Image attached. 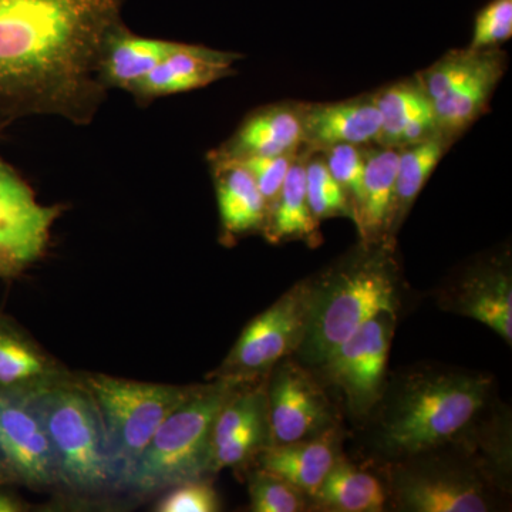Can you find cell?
I'll return each instance as SVG.
<instances>
[{
	"label": "cell",
	"mask_w": 512,
	"mask_h": 512,
	"mask_svg": "<svg viewBox=\"0 0 512 512\" xmlns=\"http://www.w3.org/2000/svg\"><path fill=\"white\" fill-rule=\"evenodd\" d=\"M126 0H0V117H62L87 126L109 90L101 47Z\"/></svg>",
	"instance_id": "1"
},
{
	"label": "cell",
	"mask_w": 512,
	"mask_h": 512,
	"mask_svg": "<svg viewBox=\"0 0 512 512\" xmlns=\"http://www.w3.org/2000/svg\"><path fill=\"white\" fill-rule=\"evenodd\" d=\"M308 328L296 355L319 366L325 357L367 320L400 306L402 274L396 242L363 244L312 278Z\"/></svg>",
	"instance_id": "2"
},
{
	"label": "cell",
	"mask_w": 512,
	"mask_h": 512,
	"mask_svg": "<svg viewBox=\"0 0 512 512\" xmlns=\"http://www.w3.org/2000/svg\"><path fill=\"white\" fill-rule=\"evenodd\" d=\"M493 380L456 370H427L397 386L383 410L380 440L394 456L412 457L450 443L484 409Z\"/></svg>",
	"instance_id": "3"
},
{
	"label": "cell",
	"mask_w": 512,
	"mask_h": 512,
	"mask_svg": "<svg viewBox=\"0 0 512 512\" xmlns=\"http://www.w3.org/2000/svg\"><path fill=\"white\" fill-rule=\"evenodd\" d=\"M242 383L194 384L168 414L138 460L126 491L148 495L211 476L212 429L221 407Z\"/></svg>",
	"instance_id": "4"
},
{
	"label": "cell",
	"mask_w": 512,
	"mask_h": 512,
	"mask_svg": "<svg viewBox=\"0 0 512 512\" xmlns=\"http://www.w3.org/2000/svg\"><path fill=\"white\" fill-rule=\"evenodd\" d=\"M36 402L55 448L59 487L79 498L120 491L103 420L79 377L50 387Z\"/></svg>",
	"instance_id": "5"
},
{
	"label": "cell",
	"mask_w": 512,
	"mask_h": 512,
	"mask_svg": "<svg viewBox=\"0 0 512 512\" xmlns=\"http://www.w3.org/2000/svg\"><path fill=\"white\" fill-rule=\"evenodd\" d=\"M80 382L97 404L119 490L128 480L158 427L173 412L191 386L136 382L107 375H80Z\"/></svg>",
	"instance_id": "6"
},
{
	"label": "cell",
	"mask_w": 512,
	"mask_h": 512,
	"mask_svg": "<svg viewBox=\"0 0 512 512\" xmlns=\"http://www.w3.org/2000/svg\"><path fill=\"white\" fill-rule=\"evenodd\" d=\"M313 282H298L242 330L228 356L208 379L232 383L264 380L279 362L296 353L305 338Z\"/></svg>",
	"instance_id": "7"
},
{
	"label": "cell",
	"mask_w": 512,
	"mask_h": 512,
	"mask_svg": "<svg viewBox=\"0 0 512 512\" xmlns=\"http://www.w3.org/2000/svg\"><path fill=\"white\" fill-rule=\"evenodd\" d=\"M396 316L383 312L367 320L318 366L323 380L343 394L349 412L355 417L369 416L382 402Z\"/></svg>",
	"instance_id": "8"
},
{
	"label": "cell",
	"mask_w": 512,
	"mask_h": 512,
	"mask_svg": "<svg viewBox=\"0 0 512 512\" xmlns=\"http://www.w3.org/2000/svg\"><path fill=\"white\" fill-rule=\"evenodd\" d=\"M60 205L37 201L29 184L0 157V279L22 275L45 255Z\"/></svg>",
	"instance_id": "9"
},
{
	"label": "cell",
	"mask_w": 512,
	"mask_h": 512,
	"mask_svg": "<svg viewBox=\"0 0 512 512\" xmlns=\"http://www.w3.org/2000/svg\"><path fill=\"white\" fill-rule=\"evenodd\" d=\"M272 446L313 439L336 426L325 386L295 360H284L266 383Z\"/></svg>",
	"instance_id": "10"
},
{
	"label": "cell",
	"mask_w": 512,
	"mask_h": 512,
	"mask_svg": "<svg viewBox=\"0 0 512 512\" xmlns=\"http://www.w3.org/2000/svg\"><path fill=\"white\" fill-rule=\"evenodd\" d=\"M0 456L13 483L33 490L59 487L55 448L36 397L0 399Z\"/></svg>",
	"instance_id": "11"
},
{
	"label": "cell",
	"mask_w": 512,
	"mask_h": 512,
	"mask_svg": "<svg viewBox=\"0 0 512 512\" xmlns=\"http://www.w3.org/2000/svg\"><path fill=\"white\" fill-rule=\"evenodd\" d=\"M392 491L402 510L485 512L493 510L487 487L464 468L410 463L392 470Z\"/></svg>",
	"instance_id": "12"
},
{
	"label": "cell",
	"mask_w": 512,
	"mask_h": 512,
	"mask_svg": "<svg viewBox=\"0 0 512 512\" xmlns=\"http://www.w3.org/2000/svg\"><path fill=\"white\" fill-rule=\"evenodd\" d=\"M450 311L483 323L511 345L512 276L507 254L468 266L444 292Z\"/></svg>",
	"instance_id": "13"
},
{
	"label": "cell",
	"mask_w": 512,
	"mask_h": 512,
	"mask_svg": "<svg viewBox=\"0 0 512 512\" xmlns=\"http://www.w3.org/2000/svg\"><path fill=\"white\" fill-rule=\"evenodd\" d=\"M241 55L200 45L174 42L160 63L131 93L138 106L146 107L163 97L188 93L232 76Z\"/></svg>",
	"instance_id": "14"
},
{
	"label": "cell",
	"mask_w": 512,
	"mask_h": 512,
	"mask_svg": "<svg viewBox=\"0 0 512 512\" xmlns=\"http://www.w3.org/2000/svg\"><path fill=\"white\" fill-rule=\"evenodd\" d=\"M72 376L15 320L0 313V399L36 397Z\"/></svg>",
	"instance_id": "15"
},
{
	"label": "cell",
	"mask_w": 512,
	"mask_h": 512,
	"mask_svg": "<svg viewBox=\"0 0 512 512\" xmlns=\"http://www.w3.org/2000/svg\"><path fill=\"white\" fill-rule=\"evenodd\" d=\"M302 147L301 103L284 101L251 111L227 141L208 153V160L284 156Z\"/></svg>",
	"instance_id": "16"
},
{
	"label": "cell",
	"mask_w": 512,
	"mask_h": 512,
	"mask_svg": "<svg viewBox=\"0 0 512 512\" xmlns=\"http://www.w3.org/2000/svg\"><path fill=\"white\" fill-rule=\"evenodd\" d=\"M303 147L312 151L349 144L375 146L382 117L373 93L333 103H301Z\"/></svg>",
	"instance_id": "17"
},
{
	"label": "cell",
	"mask_w": 512,
	"mask_h": 512,
	"mask_svg": "<svg viewBox=\"0 0 512 512\" xmlns=\"http://www.w3.org/2000/svg\"><path fill=\"white\" fill-rule=\"evenodd\" d=\"M399 148L365 147L362 200L355 212L357 232L363 244L396 242L394 234V181Z\"/></svg>",
	"instance_id": "18"
},
{
	"label": "cell",
	"mask_w": 512,
	"mask_h": 512,
	"mask_svg": "<svg viewBox=\"0 0 512 512\" xmlns=\"http://www.w3.org/2000/svg\"><path fill=\"white\" fill-rule=\"evenodd\" d=\"M340 457L339 430L333 426L313 439L269 446L255 461L262 470L284 478L312 498Z\"/></svg>",
	"instance_id": "19"
},
{
	"label": "cell",
	"mask_w": 512,
	"mask_h": 512,
	"mask_svg": "<svg viewBox=\"0 0 512 512\" xmlns=\"http://www.w3.org/2000/svg\"><path fill=\"white\" fill-rule=\"evenodd\" d=\"M208 161L217 192L221 241L224 244H234L245 235L262 232L266 220V205L247 168L238 161Z\"/></svg>",
	"instance_id": "20"
},
{
	"label": "cell",
	"mask_w": 512,
	"mask_h": 512,
	"mask_svg": "<svg viewBox=\"0 0 512 512\" xmlns=\"http://www.w3.org/2000/svg\"><path fill=\"white\" fill-rule=\"evenodd\" d=\"M173 45L171 40L136 35L123 23L101 47L97 69L100 83L107 90L133 93Z\"/></svg>",
	"instance_id": "21"
},
{
	"label": "cell",
	"mask_w": 512,
	"mask_h": 512,
	"mask_svg": "<svg viewBox=\"0 0 512 512\" xmlns=\"http://www.w3.org/2000/svg\"><path fill=\"white\" fill-rule=\"evenodd\" d=\"M309 153V148L302 147L296 154L281 192L266 214L261 234L269 244L302 241L313 248L322 242L319 221L313 217L306 195V160Z\"/></svg>",
	"instance_id": "22"
},
{
	"label": "cell",
	"mask_w": 512,
	"mask_h": 512,
	"mask_svg": "<svg viewBox=\"0 0 512 512\" xmlns=\"http://www.w3.org/2000/svg\"><path fill=\"white\" fill-rule=\"evenodd\" d=\"M312 500L322 510L379 512L387 501L384 484L370 471L340 457Z\"/></svg>",
	"instance_id": "23"
},
{
	"label": "cell",
	"mask_w": 512,
	"mask_h": 512,
	"mask_svg": "<svg viewBox=\"0 0 512 512\" xmlns=\"http://www.w3.org/2000/svg\"><path fill=\"white\" fill-rule=\"evenodd\" d=\"M507 64V53L498 47L476 50L467 46L464 49L450 50L427 69L414 74V77L431 104H434L466 86L471 80L490 70L507 67Z\"/></svg>",
	"instance_id": "24"
},
{
	"label": "cell",
	"mask_w": 512,
	"mask_h": 512,
	"mask_svg": "<svg viewBox=\"0 0 512 512\" xmlns=\"http://www.w3.org/2000/svg\"><path fill=\"white\" fill-rule=\"evenodd\" d=\"M456 141L440 131L429 140L400 148L394 181V234L399 232L424 185Z\"/></svg>",
	"instance_id": "25"
},
{
	"label": "cell",
	"mask_w": 512,
	"mask_h": 512,
	"mask_svg": "<svg viewBox=\"0 0 512 512\" xmlns=\"http://www.w3.org/2000/svg\"><path fill=\"white\" fill-rule=\"evenodd\" d=\"M507 67L490 70L431 104L441 133L458 140L487 111Z\"/></svg>",
	"instance_id": "26"
},
{
	"label": "cell",
	"mask_w": 512,
	"mask_h": 512,
	"mask_svg": "<svg viewBox=\"0 0 512 512\" xmlns=\"http://www.w3.org/2000/svg\"><path fill=\"white\" fill-rule=\"evenodd\" d=\"M382 117L377 146L399 148L404 131L423 114L433 111L431 101L416 77L389 84L373 93Z\"/></svg>",
	"instance_id": "27"
},
{
	"label": "cell",
	"mask_w": 512,
	"mask_h": 512,
	"mask_svg": "<svg viewBox=\"0 0 512 512\" xmlns=\"http://www.w3.org/2000/svg\"><path fill=\"white\" fill-rule=\"evenodd\" d=\"M306 195L316 221L338 217L353 220L352 205L319 151L311 150L306 160Z\"/></svg>",
	"instance_id": "28"
},
{
	"label": "cell",
	"mask_w": 512,
	"mask_h": 512,
	"mask_svg": "<svg viewBox=\"0 0 512 512\" xmlns=\"http://www.w3.org/2000/svg\"><path fill=\"white\" fill-rule=\"evenodd\" d=\"M249 497L255 512H301L309 505L308 495L298 487L262 468L249 477Z\"/></svg>",
	"instance_id": "29"
},
{
	"label": "cell",
	"mask_w": 512,
	"mask_h": 512,
	"mask_svg": "<svg viewBox=\"0 0 512 512\" xmlns=\"http://www.w3.org/2000/svg\"><path fill=\"white\" fill-rule=\"evenodd\" d=\"M325 158L330 174L345 191L352 205L353 218L362 200L363 178H365V147L339 144L319 151Z\"/></svg>",
	"instance_id": "30"
},
{
	"label": "cell",
	"mask_w": 512,
	"mask_h": 512,
	"mask_svg": "<svg viewBox=\"0 0 512 512\" xmlns=\"http://www.w3.org/2000/svg\"><path fill=\"white\" fill-rule=\"evenodd\" d=\"M512 36V0H491L474 20L471 49H493Z\"/></svg>",
	"instance_id": "31"
},
{
	"label": "cell",
	"mask_w": 512,
	"mask_h": 512,
	"mask_svg": "<svg viewBox=\"0 0 512 512\" xmlns=\"http://www.w3.org/2000/svg\"><path fill=\"white\" fill-rule=\"evenodd\" d=\"M158 500V512H215L221 510L217 491L204 480L188 481L168 488Z\"/></svg>",
	"instance_id": "32"
},
{
	"label": "cell",
	"mask_w": 512,
	"mask_h": 512,
	"mask_svg": "<svg viewBox=\"0 0 512 512\" xmlns=\"http://www.w3.org/2000/svg\"><path fill=\"white\" fill-rule=\"evenodd\" d=\"M298 153L284 154V156L251 157L238 161L247 168L249 174L254 178L255 184L258 185L259 191L264 197L266 214L278 198L289 168Z\"/></svg>",
	"instance_id": "33"
},
{
	"label": "cell",
	"mask_w": 512,
	"mask_h": 512,
	"mask_svg": "<svg viewBox=\"0 0 512 512\" xmlns=\"http://www.w3.org/2000/svg\"><path fill=\"white\" fill-rule=\"evenodd\" d=\"M28 510L18 495L3 491L0 488V512H22Z\"/></svg>",
	"instance_id": "34"
},
{
	"label": "cell",
	"mask_w": 512,
	"mask_h": 512,
	"mask_svg": "<svg viewBox=\"0 0 512 512\" xmlns=\"http://www.w3.org/2000/svg\"><path fill=\"white\" fill-rule=\"evenodd\" d=\"M10 483H13L12 476H10L8 467H6L5 461L0 456V487Z\"/></svg>",
	"instance_id": "35"
}]
</instances>
